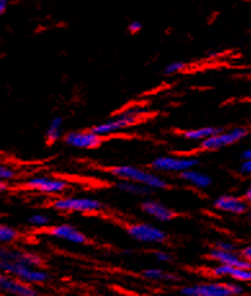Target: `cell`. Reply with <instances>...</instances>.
Listing matches in <instances>:
<instances>
[{
  "instance_id": "4fadbf2b",
  "label": "cell",
  "mask_w": 251,
  "mask_h": 296,
  "mask_svg": "<svg viewBox=\"0 0 251 296\" xmlns=\"http://www.w3.org/2000/svg\"><path fill=\"white\" fill-rule=\"evenodd\" d=\"M0 290L1 293L9 296H40L36 286L5 273H1L0 275Z\"/></svg>"
},
{
  "instance_id": "7c38bea8",
  "label": "cell",
  "mask_w": 251,
  "mask_h": 296,
  "mask_svg": "<svg viewBox=\"0 0 251 296\" xmlns=\"http://www.w3.org/2000/svg\"><path fill=\"white\" fill-rule=\"evenodd\" d=\"M63 143L67 147L79 150H93L100 147L103 143V137L92 129H81V131H70L63 136Z\"/></svg>"
},
{
  "instance_id": "603a6c76",
  "label": "cell",
  "mask_w": 251,
  "mask_h": 296,
  "mask_svg": "<svg viewBox=\"0 0 251 296\" xmlns=\"http://www.w3.org/2000/svg\"><path fill=\"white\" fill-rule=\"evenodd\" d=\"M22 239V233L12 225L1 224L0 225V243L1 246H12Z\"/></svg>"
},
{
  "instance_id": "5b68a950",
  "label": "cell",
  "mask_w": 251,
  "mask_h": 296,
  "mask_svg": "<svg viewBox=\"0 0 251 296\" xmlns=\"http://www.w3.org/2000/svg\"><path fill=\"white\" fill-rule=\"evenodd\" d=\"M21 188L27 192L39 193L49 197L63 195L70 189V182L63 178H55L50 175H34L25 178Z\"/></svg>"
},
{
  "instance_id": "44dd1931",
  "label": "cell",
  "mask_w": 251,
  "mask_h": 296,
  "mask_svg": "<svg viewBox=\"0 0 251 296\" xmlns=\"http://www.w3.org/2000/svg\"><path fill=\"white\" fill-rule=\"evenodd\" d=\"M115 188L119 192L129 195H135V197H150L153 193V190L148 189L147 186H143V185L133 181H126V180H116Z\"/></svg>"
},
{
  "instance_id": "f546056e",
  "label": "cell",
  "mask_w": 251,
  "mask_h": 296,
  "mask_svg": "<svg viewBox=\"0 0 251 296\" xmlns=\"http://www.w3.org/2000/svg\"><path fill=\"white\" fill-rule=\"evenodd\" d=\"M142 29H143V25H142V22L137 21V20L130 21L129 25H127V31L130 32V34H138Z\"/></svg>"
},
{
  "instance_id": "9c48e42d",
  "label": "cell",
  "mask_w": 251,
  "mask_h": 296,
  "mask_svg": "<svg viewBox=\"0 0 251 296\" xmlns=\"http://www.w3.org/2000/svg\"><path fill=\"white\" fill-rule=\"evenodd\" d=\"M125 230L131 239L143 244H164L169 238L168 233L162 228L147 221L127 224Z\"/></svg>"
},
{
  "instance_id": "52a82bcc",
  "label": "cell",
  "mask_w": 251,
  "mask_h": 296,
  "mask_svg": "<svg viewBox=\"0 0 251 296\" xmlns=\"http://www.w3.org/2000/svg\"><path fill=\"white\" fill-rule=\"evenodd\" d=\"M249 133H250V129L245 125H236L228 129L222 128L217 135L209 137L200 144L199 149L202 151H217V150L226 149L246 139Z\"/></svg>"
},
{
  "instance_id": "ac0fdd59",
  "label": "cell",
  "mask_w": 251,
  "mask_h": 296,
  "mask_svg": "<svg viewBox=\"0 0 251 296\" xmlns=\"http://www.w3.org/2000/svg\"><path fill=\"white\" fill-rule=\"evenodd\" d=\"M179 178L184 184L193 189H197V190H206L213 185V178L206 172L200 171L197 168H192V170L183 172L179 175Z\"/></svg>"
},
{
  "instance_id": "5bb4252c",
  "label": "cell",
  "mask_w": 251,
  "mask_h": 296,
  "mask_svg": "<svg viewBox=\"0 0 251 296\" xmlns=\"http://www.w3.org/2000/svg\"><path fill=\"white\" fill-rule=\"evenodd\" d=\"M214 209L219 212L228 213V215H234L240 216L244 213H248L250 206L244 199V197H238L234 194H222L214 199L213 202Z\"/></svg>"
},
{
  "instance_id": "9a60e30c",
  "label": "cell",
  "mask_w": 251,
  "mask_h": 296,
  "mask_svg": "<svg viewBox=\"0 0 251 296\" xmlns=\"http://www.w3.org/2000/svg\"><path fill=\"white\" fill-rule=\"evenodd\" d=\"M141 209L146 216L151 217L152 220H155L157 223H169V221L176 219V216L174 209L170 208L165 203L153 198L143 199V202L141 203Z\"/></svg>"
},
{
  "instance_id": "8fae6325",
  "label": "cell",
  "mask_w": 251,
  "mask_h": 296,
  "mask_svg": "<svg viewBox=\"0 0 251 296\" xmlns=\"http://www.w3.org/2000/svg\"><path fill=\"white\" fill-rule=\"evenodd\" d=\"M45 234L57 240H63L76 246H84L89 242V238L86 237L83 230H80L79 228L70 223L54 224L45 230Z\"/></svg>"
},
{
  "instance_id": "f1b7e54d",
  "label": "cell",
  "mask_w": 251,
  "mask_h": 296,
  "mask_svg": "<svg viewBox=\"0 0 251 296\" xmlns=\"http://www.w3.org/2000/svg\"><path fill=\"white\" fill-rule=\"evenodd\" d=\"M238 172L244 176H251V160H242L238 166Z\"/></svg>"
},
{
  "instance_id": "e575fe53",
  "label": "cell",
  "mask_w": 251,
  "mask_h": 296,
  "mask_svg": "<svg viewBox=\"0 0 251 296\" xmlns=\"http://www.w3.org/2000/svg\"><path fill=\"white\" fill-rule=\"evenodd\" d=\"M9 189H11V184H9V182L0 181V192L5 193V192H8Z\"/></svg>"
},
{
  "instance_id": "484cf974",
  "label": "cell",
  "mask_w": 251,
  "mask_h": 296,
  "mask_svg": "<svg viewBox=\"0 0 251 296\" xmlns=\"http://www.w3.org/2000/svg\"><path fill=\"white\" fill-rule=\"evenodd\" d=\"M187 67V63L182 59H176V61H172V62L166 63L164 70H162V73L170 77V75H176L178 73H182L183 70Z\"/></svg>"
},
{
  "instance_id": "6da1fadb",
  "label": "cell",
  "mask_w": 251,
  "mask_h": 296,
  "mask_svg": "<svg viewBox=\"0 0 251 296\" xmlns=\"http://www.w3.org/2000/svg\"><path fill=\"white\" fill-rule=\"evenodd\" d=\"M107 172L114 176L116 180H126L147 186L151 190H166L170 186V182L162 175L147 170V168L131 166V164H120L107 168Z\"/></svg>"
},
{
  "instance_id": "7a4b0ae2",
  "label": "cell",
  "mask_w": 251,
  "mask_h": 296,
  "mask_svg": "<svg viewBox=\"0 0 251 296\" xmlns=\"http://www.w3.org/2000/svg\"><path fill=\"white\" fill-rule=\"evenodd\" d=\"M245 287L242 283L227 279H211L191 285L180 286L179 296H242Z\"/></svg>"
},
{
  "instance_id": "4316f807",
  "label": "cell",
  "mask_w": 251,
  "mask_h": 296,
  "mask_svg": "<svg viewBox=\"0 0 251 296\" xmlns=\"http://www.w3.org/2000/svg\"><path fill=\"white\" fill-rule=\"evenodd\" d=\"M152 258L160 264H169L173 262V255L165 250H155L152 252Z\"/></svg>"
},
{
  "instance_id": "ba28073f",
  "label": "cell",
  "mask_w": 251,
  "mask_h": 296,
  "mask_svg": "<svg viewBox=\"0 0 251 296\" xmlns=\"http://www.w3.org/2000/svg\"><path fill=\"white\" fill-rule=\"evenodd\" d=\"M0 270L1 273L16 277L34 286L45 285L52 278L48 270H45L44 268H36V266L18 264V263L0 262Z\"/></svg>"
},
{
  "instance_id": "d590c367",
  "label": "cell",
  "mask_w": 251,
  "mask_h": 296,
  "mask_svg": "<svg viewBox=\"0 0 251 296\" xmlns=\"http://www.w3.org/2000/svg\"><path fill=\"white\" fill-rule=\"evenodd\" d=\"M248 215H249V219L251 220V206H250V208H249V211H248Z\"/></svg>"
},
{
  "instance_id": "d6a6232c",
  "label": "cell",
  "mask_w": 251,
  "mask_h": 296,
  "mask_svg": "<svg viewBox=\"0 0 251 296\" xmlns=\"http://www.w3.org/2000/svg\"><path fill=\"white\" fill-rule=\"evenodd\" d=\"M242 197H244L245 201L249 203V206H251V184L246 188V190L244 192V195H242Z\"/></svg>"
},
{
  "instance_id": "30bf717a",
  "label": "cell",
  "mask_w": 251,
  "mask_h": 296,
  "mask_svg": "<svg viewBox=\"0 0 251 296\" xmlns=\"http://www.w3.org/2000/svg\"><path fill=\"white\" fill-rule=\"evenodd\" d=\"M0 262L18 263V264L30 265L36 268H44V258L42 255L31 250L13 247V246H1L0 248Z\"/></svg>"
},
{
  "instance_id": "8992f818",
  "label": "cell",
  "mask_w": 251,
  "mask_h": 296,
  "mask_svg": "<svg viewBox=\"0 0 251 296\" xmlns=\"http://www.w3.org/2000/svg\"><path fill=\"white\" fill-rule=\"evenodd\" d=\"M200 159L196 155H178V154H165L158 155L150 163L152 171L160 175H180L183 172L196 168Z\"/></svg>"
},
{
  "instance_id": "d6986e66",
  "label": "cell",
  "mask_w": 251,
  "mask_h": 296,
  "mask_svg": "<svg viewBox=\"0 0 251 296\" xmlns=\"http://www.w3.org/2000/svg\"><path fill=\"white\" fill-rule=\"evenodd\" d=\"M220 127H214V125H205V127H199V128H191L182 131L180 136L188 141H196V143H202L209 137L217 135L220 131Z\"/></svg>"
},
{
  "instance_id": "1f68e13d",
  "label": "cell",
  "mask_w": 251,
  "mask_h": 296,
  "mask_svg": "<svg viewBox=\"0 0 251 296\" xmlns=\"http://www.w3.org/2000/svg\"><path fill=\"white\" fill-rule=\"evenodd\" d=\"M12 0H0V14H4L7 12L8 7L11 5Z\"/></svg>"
},
{
  "instance_id": "7402d4cb",
  "label": "cell",
  "mask_w": 251,
  "mask_h": 296,
  "mask_svg": "<svg viewBox=\"0 0 251 296\" xmlns=\"http://www.w3.org/2000/svg\"><path fill=\"white\" fill-rule=\"evenodd\" d=\"M65 136L63 133V118L62 117H54L50 119L48 127L45 129V141L48 144L58 143L59 140Z\"/></svg>"
},
{
  "instance_id": "836d02e7",
  "label": "cell",
  "mask_w": 251,
  "mask_h": 296,
  "mask_svg": "<svg viewBox=\"0 0 251 296\" xmlns=\"http://www.w3.org/2000/svg\"><path fill=\"white\" fill-rule=\"evenodd\" d=\"M241 158H242V160H251V148L250 149L244 150V151L241 153Z\"/></svg>"
},
{
  "instance_id": "2e32d148",
  "label": "cell",
  "mask_w": 251,
  "mask_h": 296,
  "mask_svg": "<svg viewBox=\"0 0 251 296\" xmlns=\"http://www.w3.org/2000/svg\"><path fill=\"white\" fill-rule=\"evenodd\" d=\"M209 275L214 277V279H227L238 283L251 282V269H241L229 266V265H211L207 269Z\"/></svg>"
},
{
  "instance_id": "277c9868",
  "label": "cell",
  "mask_w": 251,
  "mask_h": 296,
  "mask_svg": "<svg viewBox=\"0 0 251 296\" xmlns=\"http://www.w3.org/2000/svg\"><path fill=\"white\" fill-rule=\"evenodd\" d=\"M50 207L57 212L96 215L104 209V203L94 197L85 195H59L50 201Z\"/></svg>"
},
{
  "instance_id": "4dcf8cb0",
  "label": "cell",
  "mask_w": 251,
  "mask_h": 296,
  "mask_svg": "<svg viewBox=\"0 0 251 296\" xmlns=\"http://www.w3.org/2000/svg\"><path fill=\"white\" fill-rule=\"evenodd\" d=\"M240 252H241V255H242V256L246 259V260H249V262L251 263V243L246 244L245 247L241 248Z\"/></svg>"
},
{
  "instance_id": "83f0119b",
  "label": "cell",
  "mask_w": 251,
  "mask_h": 296,
  "mask_svg": "<svg viewBox=\"0 0 251 296\" xmlns=\"http://www.w3.org/2000/svg\"><path fill=\"white\" fill-rule=\"evenodd\" d=\"M213 247L222 251H238L237 246H236L233 242H230V240H227V239L215 240V242L213 243Z\"/></svg>"
},
{
  "instance_id": "3957f363",
  "label": "cell",
  "mask_w": 251,
  "mask_h": 296,
  "mask_svg": "<svg viewBox=\"0 0 251 296\" xmlns=\"http://www.w3.org/2000/svg\"><path fill=\"white\" fill-rule=\"evenodd\" d=\"M146 115H147V109L143 108V106H139V105H135V106L124 109L123 112L117 113L115 117L93 125L92 128L100 136L108 137L111 135L123 132L125 129L130 128V127L137 124L138 122H141Z\"/></svg>"
},
{
  "instance_id": "d4e9b609",
  "label": "cell",
  "mask_w": 251,
  "mask_h": 296,
  "mask_svg": "<svg viewBox=\"0 0 251 296\" xmlns=\"http://www.w3.org/2000/svg\"><path fill=\"white\" fill-rule=\"evenodd\" d=\"M18 178L17 168L12 166L11 163H3L0 164V181H5L11 184L12 181H16Z\"/></svg>"
},
{
  "instance_id": "cb8c5ba5",
  "label": "cell",
  "mask_w": 251,
  "mask_h": 296,
  "mask_svg": "<svg viewBox=\"0 0 251 296\" xmlns=\"http://www.w3.org/2000/svg\"><path fill=\"white\" fill-rule=\"evenodd\" d=\"M28 227L36 230H47L49 227H52V217L47 213L38 212L32 213L31 216L27 219Z\"/></svg>"
},
{
  "instance_id": "ffe728a7",
  "label": "cell",
  "mask_w": 251,
  "mask_h": 296,
  "mask_svg": "<svg viewBox=\"0 0 251 296\" xmlns=\"http://www.w3.org/2000/svg\"><path fill=\"white\" fill-rule=\"evenodd\" d=\"M141 275L151 282H176L179 281L178 274L161 268H146L142 270Z\"/></svg>"
},
{
  "instance_id": "e0dca14e",
  "label": "cell",
  "mask_w": 251,
  "mask_h": 296,
  "mask_svg": "<svg viewBox=\"0 0 251 296\" xmlns=\"http://www.w3.org/2000/svg\"><path fill=\"white\" fill-rule=\"evenodd\" d=\"M207 259L214 264L229 265V266L241 269H251V263L241 255L240 251H222L211 247L207 252Z\"/></svg>"
}]
</instances>
